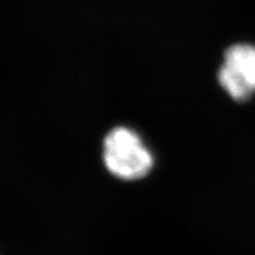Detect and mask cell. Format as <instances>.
Wrapping results in <instances>:
<instances>
[{"label": "cell", "mask_w": 255, "mask_h": 255, "mask_svg": "<svg viewBox=\"0 0 255 255\" xmlns=\"http://www.w3.org/2000/svg\"><path fill=\"white\" fill-rule=\"evenodd\" d=\"M103 158L108 170L122 180L144 177L152 167V156L138 135L123 127L105 137Z\"/></svg>", "instance_id": "obj_1"}, {"label": "cell", "mask_w": 255, "mask_h": 255, "mask_svg": "<svg viewBox=\"0 0 255 255\" xmlns=\"http://www.w3.org/2000/svg\"><path fill=\"white\" fill-rule=\"evenodd\" d=\"M219 82L234 101H247L255 92V46L237 44L226 51Z\"/></svg>", "instance_id": "obj_2"}]
</instances>
